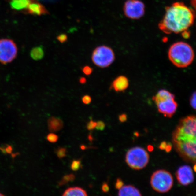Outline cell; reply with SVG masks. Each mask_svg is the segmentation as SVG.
Instances as JSON below:
<instances>
[{"label":"cell","mask_w":196,"mask_h":196,"mask_svg":"<svg viewBox=\"0 0 196 196\" xmlns=\"http://www.w3.org/2000/svg\"><path fill=\"white\" fill-rule=\"evenodd\" d=\"M172 143L176 151L186 161L196 164V116L180 121L173 132Z\"/></svg>","instance_id":"6da1fadb"},{"label":"cell","mask_w":196,"mask_h":196,"mask_svg":"<svg viewBox=\"0 0 196 196\" xmlns=\"http://www.w3.org/2000/svg\"><path fill=\"white\" fill-rule=\"evenodd\" d=\"M195 17L194 10L182 2H176L166 8L158 27L167 34L180 33L187 31L194 24Z\"/></svg>","instance_id":"7a4b0ae2"},{"label":"cell","mask_w":196,"mask_h":196,"mask_svg":"<svg viewBox=\"0 0 196 196\" xmlns=\"http://www.w3.org/2000/svg\"><path fill=\"white\" fill-rule=\"evenodd\" d=\"M168 56L174 65L179 68H186L193 62L194 53L189 44L184 42H177L171 46Z\"/></svg>","instance_id":"3957f363"},{"label":"cell","mask_w":196,"mask_h":196,"mask_svg":"<svg viewBox=\"0 0 196 196\" xmlns=\"http://www.w3.org/2000/svg\"><path fill=\"white\" fill-rule=\"evenodd\" d=\"M158 112L165 117L171 118L176 112L178 104L175 96L168 91L161 90L157 92L153 98Z\"/></svg>","instance_id":"277c9868"},{"label":"cell","mask_w":196,"mask_h":196,"mask_svg":"<svg viewBox=\"0 0 196 196\" xmlns=\"http://www.w3.org/2000/svg\"><path fill=\"white\" fill-rule=\"evenodd\" d=\"M150 156L143 148L135 147L129 149L125 156V161L128 166L135 170L144 168L148 165Z\"/></svg>","instance_id":"5b68a950"},{"label":"cell","mask_w":196,"mask_h":196,"mask_svg":"<svg viewBox=\"0 0 196 196\" xmlns=\"http://www.w3.org/2000/svg\"><path fill=\"white\" fill-rule=\"evenodd\" d=\"M172 174L165 170H158L153 172L151 177L150 184L153 190L158 193L168 192L173 186Z\"/></svg>","instance_id":"8992f818"},{"label":"cell","mask_w":196,"mask_h":196,"mask_svg":"<svg viewBox=\"0 0 196 196\" xmlns=\"http://www.w3.org/2000/svg\"><path fill=\"white\" fill-rule=\"evenodd\" d=\"M93 63L97 67L105 68L110 66L115 60V54L112 49L106 46L96 47L91 56Z\"/></svg>","instance_id":"52a82bcc"},{"label":"cell","mask_w":196,"mask_h":196,"mask_svg":"<svg viewBox=\"0 0 196 196\" xmlns=\"http://www.w3.org/2000/svg\"><path fill=\"white\" fill-rule=\"evenodd\" d=\"M18 48L16 43L9 39L0 40V63L7 64L13 61L17 56Z\"/></svg>","instance_id":"ba28073f"},{"label":"cell","mask_w":196,"mask_h":196,"mask_svg":"<svg viewBox=\"0 0 196 196\" xmlns=\"http://www.w3.org/2000/svg\"><path fill=\"white\" fill-rule=\"evenodd\" d=\"M144 4L140 0H127L123 6L124 13L131 19H139L145 13Z\"/></svg>","instance_id":"9c48e42d"},{"label":"cell","mask_w":196,"mask_h":196,"mask_svg":"<svg viewBox=\"0 0 196 196\" xmlns=\"http://www.w3.org/2000/svg\"><path fill=\"white\" fill-rule=\"evenodd\" d=\"M178 182L183 186H187L194 182V177L191 167L183 165L179 168L176 173Z\"/></svg>","instance_id":"30bf717a"},{"label":"cell","mask_w":196,"mask_h":196,"mask_svg":"<svg viewBox=\"0 0 196 196\" xmlns=\"http://www.w3.org/2000/svg\"><path fill=\"white\" fill-rule=\"evenodd\" d=\"M25 11L28 14L37 16H42L49 13L46 7L42 4L38 2L37 0L31 2Z\"/></svg>","instance_id":"8fae6325"},{"label":"cell","mask_w":196,"mask_h":196,"mask_svg":"<svg viewBox=\"0 0 196 196\" xmlns=\"http://www.w3.org/2000/svg\"><path fill=\"white\" fill-rule=\"evenodd\" d=\"M128 84V80L126 77L119 76L113 81L110 88L116 92H122L127 89Z\"/></svg>","instance_id":"7c38bea8"},{"label":"cell","mask_w":196,"mask_h":196,"mask_svg":"<svg viewBox=\"0 0 196 196\" xmlns=\"http://www.w3.org/2000/svg\"><path fill=\"white\" fill-rule=\"evenodd\" d=\"M118 196H142V195L136 187L132 185H126L119 189Z\"/></svg>","instance_id":"4fadbf2b"},{"label":"cell","mask_w":196,"mask_h":196,"mask_svg":"<svg viewBox=\"0 0 196 196\" xmlns=\"http://www.w3.org/2000/svg\"><path fill=\"white\" fill-rule=\"evenodd\" d=\"M63 121L59 118L51 117L48 120V127L52 133L60 131L63 128Z\"/></svg>","instance_id":"5bb4252c"},{"label":"cell","mask_w":196,"mask_h":196,"mask_svg":"<svg viewBox=\"0 0 196 196\" xmlns=\"http://www.w3.org/2000/svg\"><path fill=\"white\" fill-rule=\"evenodd\" d=\"M36 0H11L10 5L12 9L17 11L26 10L31 2Z\"/></svg>","instance_id":"9a60e30c"},{"label":"cell","mask_w":196,"mask_h":196,"mask_svg":"<svg viewBox=\"0 0 196 196\" xmlns=\"http://www.w3.org/2000/svg\"><path fill=\"white\" fill-rule=\"evenodd\" d=\"M62 196H88V195L83 188L75 187L66 189Z\"/></svg>","instance_id":"2e32d148"},{"label":"cell","mask_w":196,"mask_h":196,"mask_svg":"<svg viewBox=\"0 0 196 196\" xmlns=\"http://www.w3.org/2000/svg\"><path fill=\"white\" fill-rule=\"evenodd\" d=\"M44 50L42 46H37L33 48L30 52V56L33 60L39 61L44 57Z\"/></svg>","instance_id":"e0dca14e"},{"label":"cell","mask_w":196,"mask_h":196,"mask_svg":"<svg viewBox=\"0 0 196 196\" xmlns=\"http://www.w3.org/2000/svg\"><path fill=\"white\" fill-rule=\"evenodd\" d=\"M75 176L73 174H68V175H65L63 177L62 179L59 182V186H63L66 184L70 182H73L75 180Z\"/></svg>","instance_id":"ac0fdd59"},{"label":"cell","mask_w":196,"mask_h":196,"mask_svg":"<svg viewBox=\"0 0 196 196\" xmlns=\"http://www.w3.org/2000/svg\"><path fill=\"white\" fill-rule=\"evenodd\" d=\"M56 153L59 158H62L66 156L67 151L65 148L60 147L56 150Z\"/></svg>","instance_id":"d6986e66"},{"label":"cell","mask_w":196,"mask_h":196,"mask_svg":"<svg viewBox=\"0 0 196 196\" xmlns=\"http://www.w3.org/2000/svg\"><path fill=\"white\" fill-rule=\"evenodd\" d=\"M81 167V164L80 160H74L71 163V168L72 170L75 171L78 170Z\"/></svg>","instance_id":"ffe728a7"},{"label":"cell","mask_w":196,"mask_h":196,"mask_svg":"<svg viewBox=\"0 0 196 196\" xmlns=\"http://www.w3.org/2000/svg\"><path fill=\"white\" fill-rule=\"evenodd\" d=\"M47 139L49 142L55 143L58 140V136L56 134L51 133L49 134L47 136Z\"/></svg>","instance_id":"44dd1931"},{"label":"cell","mask_w":196,"mask_h":196,"mask_svg":"<svg viewBox=\"0 0 196 196\" xmlns=\"http://www.w3.org/2000/svg\"><path fill=\"white\" fill-rule=\"evenodd\" d=\"M82 72L86 76H89L92 73L93 69L88 65H86L83 67L82 69Z\"/></svg>","instance_id":"7402d4cb"},{"label":"cell","mask_w":196,"mask_h":196,"mask_svg":"<svg viewBox=\"0 0 196 196\" xmlns=\"http://www.w3.org/2000/svg\"><path fill=\"white\" fill-rule=\"evenodd\" d=\"M190 103L193 109L196 110V91L193 93L190 99Z\"/></svg>","instance_id":"603a6c76"},{"label":"cell","mask_w":196,"mask_h":196,"mask_svg":"<svg viewBox=\"0 0 196 196\" xmlns=\"http://www.w3.org/2000/svg\"><path fill=\"white\" fill-rule=\"evenodd\" d=\"M57 40L60 43L63 44V43H65V42H67V40H68V37L65 34H61L57 36Z\"/></svg>","instance_id":"cb8c5ba5"},{"label":"cell","mask_w":196,"mask_h":196,"mask_svg":"<svg viewBox=\"0 0 196 196\" xmlns=\"http://www.w3.org/2000/svg\"><path fill=\"white\" fill-rule=\"evenodd\" d=\"M96 125V122H94L92 120H91L87 124V128L89 130H93L95 128Z\"/></svg>","instance_id":"d4e9b609"},{"label":"cell","mask_w":196,"mask_h":196,"mask_svg":"<svg viewBox=\"0 0 196 196\" xmlns=\"http://www.w3.org/2000/svg\"><path fill=\"white\" fill-rule=\"evenodd\" d=\"M105 128V124L104 122L102 121H98L96 122L95 128L97 130L102 131V130H104Z\"/></svg>","instance_id":"484cf974"},{"label":"cell","mask_w":196,"mask_h":196,"mask_svg":"<svg viewBox=\"0 0 196 196\" xmlns=\"http://www.w3.org/2000/svg\"><path fill=\"white\" fill-rule=\"evenodd\" d=\"M91 97L89 95H85L82 98V101L84 105H88L91 102Z\"/></svg>","instance_id":"4316f807"},{"label":"cell","mask_w":196,"mask_h":196,"mask_svg":"<svg viewBox=\"0 0 196 196\" xmlns=\"http://www.w3.org/2000/svg\"><path fill=\"white\" fill-rule=\"evenodd\" d=\"M124 186V182L120 179H118L115 183V188L120 189Z\"/></svg>","instance_id":"83f0119b"},{"label":"cell","mask_w":196,"mask_h":196,"mask_svg":"<svg viewBox=\"0 0 196 196\" xmlns=\"http://www.w3.org/2000/svg\"><path fill=\"white\" fill-rule=\"evenodd\" d=\"M101 189L103 193H108L109 191V187L108 184L107 183H103L101 187Z\"/></svg>","instance_id":"f1b7e54d"},{"label":"cell","mask_w":196,"mask_h":196,"mask_svg":"<svg viewBox=\"0 0 196 196\" xmlns=\"http://www.w3.org/2000/svg\"><path fill=\"white\" fill-rule=\"evenodd\" d=\"M119 119L121 122H124L126 121L127 120V116L126 114H124V113L121 114V115L119 116Z\"/></svg>","instance_id":"f546056e"},{"label":"cell","mask_w":196,"mask_h":196,"mask_svg":"<svg viewBox=\"0 0 196 196\" xmlns=\"http://www.w3.org/2000/svg\"><path fill=\"white\" fill-rule=\"evenodd\" d=\"M167 145L168 143H167V142H162V143L160 144L159 148H160L161 150H165Z\"/></svg>","instance_id":"4dcf8cb0"},{"label":"cell","mask_w":196,"mask_h":196,"mask_svg":"<svg viewBox=\"0 0 196 196\" xmlns=\"http://www.w3.org/2000/svg\"><path fill=\"white\" fill-rule=\"evenodd\" d=\"M191 4L194 8V11L196 13V0H191Z\"/></svg>","instance_id":"1f68e13d"},{"label":"cell","mask_w":196,"mask_h":196,"mask_svg":"<svg viewBox=\"0 0 196 196\" xmlns=\"http://www.w3.org/2000/svg\"><path fill=\"white\" fill-rule=\"evenodd\" d=\"M79 82L81 84H84L86 83V79L84 77H81L80 78Z\"/></svg>","instance_id":"d6a6232c"},{"label":"cell","mask_w":196,"mask_h":196,"mask_svg":"<svg viewBox=\"0 0 196 196\" xmlns=\"http://www.w3.org/2000/svg\"><path fill=\"white\" fill-rule=\"evenodd\" d=\"M194 170L196 172V164L194 166Z\"/></svg>","instance_id":"836d02e7"},{"label":"cell","mask_w":196,"mask_h":196,"mask_svg":"<svg viewBox=\"0 0 196 196\" xmlns=\"http://www.w3.org/2000/svg\"><path fill=\"white\" fill-rule=\"evenodd\" d=\"M0 196H4L2 194H1V193H0Z\"/></svg>","instance_id":"e575fe53"}]
</instances>
